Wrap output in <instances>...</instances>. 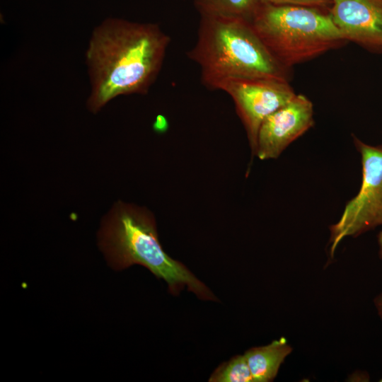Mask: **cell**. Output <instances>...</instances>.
<instances>
[{
    "label": "cell",
    "mask_w": 382,
    "mask_h": 382,
    "mask_svg": "<svg viewBox=\"0 0 382 382\" xmlns=\"http://www.w3.org/2000/svg\"><path fill=\"white\" fill-rule=\"evenodd\" d=\"M170 43V36L156 23L104 19L93 29L86 52L88 110L96 114L120 96L146 94Z\"/></svg>",
    "instance_id": "cell-1"
},
{
    "label": "cell",
    "mask_w": 382,
    "mask_h": 382,
    "mask_svg": "<svg viewBox=\"0 0 382 382\" xmlns=\"http://www.w3.org/2000/svg\"><path fill=\"white\" fill-rule=\"evenodd\" d=\"M98 240L100 250L115 270L139 265L163 279L173 295L186 287L199 299L217 300L185 265L163 250L155 217L146 207L123 201L115 202L102 221Z\"/></svg>",
    "instance_id": "cell-2"
},
{
    "label": "cell",
    "mask_w": 382,
    "mask_h": 382,
    "mask_svg": "<svg viewBox=\"0 0 382 382\" xmlns=\"http://www.w3.org/2000/svg\"><path fill=\"white\" fill-rule=\"evenodd\" d=\"M209 89L228 79L289 81V70L270 53L248 21L201 16L195 45L187 52Z\"/></svg>",
    "instance_id": "cell-3"
},
{
    "label": "cell",
    "mask_w": 382,
    "mask_h": 382,
    "mask_svg": "<svg viewBox=\"0 0 382 382\" xmlns=\"http://www.w3.org/2000/svg\"><path fill=\"white\" fill-rule=\"evenodd\" d=\"M250 23L273 57L288 69L347 42L330 13L317 7L258 2Z\"/></svg>",
    "instance_id": "cell-4"
},
{
    "label": "cell",
    "mask_w": 382,
    "mask_h": 382,
    "mask_svg": "<svg viewBox=\"0 0 382 382\" xmlns=\"http://www.w3.org/2000/svg\"><path fill=\"white\" fill-rule=\"evenodd\" d=\"M361 154L362 181L339 221L330 227V255L347 236H357L382 225V145L367 144L353 136Z\"/></svg>",
    "instance_id": "cell-5"
},
{
    "label": "cell",
    "mask_w": 382,
    "mask_h": 382,
    "mask_svg": "<svg viewBox=\"0 0 382 382\" xmlns=\"http://www.w3.org/2000/svg\"><path fill=\"white\" fill-rule=\"evenodd\" d=\"M215 90L226 92L232 98L245 127L253 156L255 155L262 122L296 95L289 81L274 79H228L219 83Z\"/></svg>",
    "instance_id": "cell-6"
},
{
    "label": "cell",
    "mask_w": 382,
    "mask_h": 382,
    "mask_svg": "<svg viewBox=\"0 0 382 382\" xmlns=\"http://www.w3.org/2000/svg\"><path fill=\"white\" fill-rule=\"evenodd\" d=\"M314 125L313 105L303 94H296L285 105L261 124L255 155L260 160L274 159Z\"/></svg>",
    "instance_id": "cell-7"
},
{
    "label": "cell",
    "mask_w": 382,
    "mask_h": 382,
    "mask_svg": "<svg viewBox=\"0 0 382 382\" xmlns=\"http://www.w3.org/2000/svg\"><path fill=\"white\" fill-rule=\"evenodd\" d=\"M330 14L347 41L382 52V0H332Z\"/></svg>",
    "instance_id": "cell-8"
},
{
    "label": "cell",
    "mask_w": 382,
    "mask_h": 382,
    "mask_svg": "<svg viewBox=\"0 0 382 382\" xmlns=\"http://www.w3.org/2000/svg\"><path fill=\"white\" fill-rule=\"evenodd\" d=\"M292 348L285 338L272 341L270 344L252 347L244 355L254 382H269L276 377L279 369Z\"/></svg>",
    "instance_id": "cell-9"
},
{
    "label": "cell",
    "mask_w": 382,
    "mask_h": 382,
    "mask_svg": "<svg viewBox=\"0 0 382 382\" xmlns=\"http://www.w3.org/2000/svg\"><path fill=\"white\" fill-rule=\"evenodd\" d=\"M201 16L241 18L250 22L257 0H194Z\"/></svg>",
    "instance_id": "cell-10"
},
{
    "label": "cell",
    "mask_w": 382,
    "mask_h": 382,
    "mask_svg": "<svg viewBox=\"0 0 382 382\" xmlns=\"http://www.w3.org/2000/svg\"><path fill=\"white\" fill-rule=\"evenodd\" d=\"M209 382H254L245 355H236L212 373Z\"/></svg>",
    "instance_id": "cell-11"
},
{
    "label": "cell",
    "mask_w": 382,
    "mask_h": 382,
    "mask_svg": "<svg viewBox=\"0 0 382 382\" xmlns=\"http://www.w3.org/2000/svg\"><path fill=\"white\" fill-rule=\"evenodd\" d=\"M259 3L272 5H299L323 7L332 4V0H257Z\"/></svg>",
    "instance_id": "cell-12"
},
{
    "label": "cell",
    "mask_w": 382,
    "mask_h": 382,
    "mask_svg": "<svg viewBox=\"0 0 382 382\" xmlns=\"http://www.w3.org/2000/svg\"><path fill=\"white\" fill-rule=\"evenodd\" d=\"M374 303L378 311V316L382 320V292L375 298Z\"/></svg>",
    "instance_id": "cell-13"
},
{
    "label": "cell",
    "mask_w": 382,
    "mask_h": 382,
    "mask_svg": "<svg viewBox=\"0 0 382 382\" xmlns=\"http://www.w3.org/2000/svg\"><path fill=\"white\" fill-rule=\"evenodd\" d=\"M378 255L382 259V231L378 235Z\"/></svg>",
    "instance_id": "cell-14"
},
{
    "label": "cell",
    "mask_w": 382,
    "mask_h": 382,
    "mask_svg": "<svg viewBox=\"0 0 382 382\" xmlns=\"http://www.w3.org/2000/svg\"><path fill=\"white\" fill-rule=\"evenodd\" d=\"M381 382H382V378L380 380Z\"/></svg>",
    "instance_id": "cell-15"
}]
</instances>
